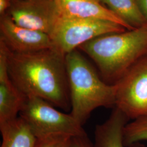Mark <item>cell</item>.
<instances>
[{
	"label": "cell",
	"mask_w": 147,
	"mask_h": 147,
	"mask_svg": "<svg viewBox=\"0 0 147 147\" xmlns=\"http://www.w3.org/2000/svg\"><path fill=\"white\" fill-rule=\"evenodd\" d=\"M12 0H0V16L7 14L11 7Z\"/></svg>",
	"instance_id": "obj_17"
},
{
	"label": "cell",
	"mask_w": 147,
	"mask_h": 147,
	"mask_svg": "<svg viewBox=\"0 0 147 147\" xmlns=\"http://www.w3.org/2000/svg\"><path fill=\"white\" fill-rule=\"evenodd\" d=\"M6 50L9 76L23 94L71 110L65 55L55 47L28 53Z\"/></svg>",
	"instance_id": "obj_1"
},
{
	"label": "cell",
	"mask_w": 147,
	"mask_h": 147,
	"mask_svg": "<svg viewBox=\"0 0 147 147\" xmlns=\"http://www.w3.org/2000/svg\"><path fill=\"white\" fill-rule=\"evenodd\" d=\"M69 147H94L89 140L87 134L78 136L71 137Z\"/></svg>",
	"instance_id": "obj_16"
},
{
	"label": "cell",
	"mask_w": 147,
	"mask_h": 147,
	"mask_svg": "<svg viewBox=\"0 0 147 147\" xmlns=\"http://www.w3.org/2000/svg\"><path fill=\"white\" fill-rule=\"evenodd\" d=\"M125 29L112 21L67 18L59 16L50 37L54 47L66 55L97 37L123 32Z\"/></svg>",
	"instance_id": "obj_5"
},
{
	"label": "cell",
	"mask_w": 147,
	"mask_h": 147,
	"mask_svg": "<svg viewBox=\"0 0 147 147\" xmlns=\"http://www.w3.org/2000/svg\"><path fill=\"white\" fill-rule=\"evenodd\" d=\"M54 107L40 98L28 96L19 115L38 139L54 135L74 137L86 134L82 126L70 114L57 110Z\"/></svg>",
	"instance_id": "obj_4"
},
{
	"label": "cell",
	"mask_w": 147,
	"mask_h": 147,
	"mask_svg": "<svg viewBox=\"0 0 147 147\" xmlns=\"http://www.w3.org/2000/svg\"><path fill=\"white\" fill-rule=\"evenodd\" d=\"M129 118L119 109L114 107L109 118L96 126L94 147H125L123 142L124 128ZM128 147H146L141 142Z\"/></svg>",
	"instance_id": "obj_11"
},
{
	"label": "cell",
	"mask_w": 147,
	"mask_h": 147,
	"mask_svg": "<svg viewBox=\"0 0 147 147\" xmlns=\"http://www.w3.org/2000/svg\"><path fill=\"white\" fill-rule=\"evenodd\" d=\"M91 58L107 84H114L147 55V25L97 37L79 47Z\"/></svg>",
	"instance_id": "obj_2"
},
{
	"label": "cell",
	"mask_w": 147,
	"mask_h": 147,
	"mask_svg": "<svg viewBox=\"0 0 147 147\" xmlns=\"http://www.w3.org/2000/svg\"><path fill=\"white\" fill-rule=\"evenodd\" d=\"M25 98L9 76L6 47L0 42V124L18 117Z\"/></svg>",
	"instance_id": "obj_9"
},
{
	"label": "cell",
	"mask_w": 147,
	"mask_h": 147,
	"mask_svg": "<svg viewBox=\"0 0 147 147\" xmlns=\"http://www.w3.org/2000/svg\"><path fill=\"white\" fill-rule=\"evenodd\" d=\"M0 42L11 52L28 53L53 48L47 33L18 26L7 14L0 16Z\"/></svg>",
	"instance_id": "obj_8"
},
{
	"label": "cell",
	"mask_w": 147,
	"mask_h": 147,
	"mask_svg": "<svg viewBox=\"0 0 147 147\" xmlns=\"http://www.w3.org/2000/svg\"><path fill=\"white\" fill-rule=\"evenodd\" d=\"M1 147H35L38 138L21 117L0 124Z\"/></svg>",
	"instance_id": "obj_12"
},
{
	"label": "cell",
	"mask_w": 147,
	"mask_h": 147,
	"mask_svg": "<svg viewBox=\"0 0 147 147\" xmlns=\"http://www.w3.org/2000/svg\"><path fill=\"white\" fill-rule=\"evenodd\" d=\"M143 16L147 22V0H137Z\"/></svg>",
	"instance_id": "obj_18"
},
{
	"label": "cell",
	"mask_w": 147,
	"mask_h": 147,
	"mask_svg": "<svg viewBox=\"0 0 147 147\" xmlns=\"http://www.w3.org/2000/svg\"><path fill=\"white\" fill-rule=\"evenodd\" d=\"M114 84L115 107L130 119L147 115V55L133 65Z\"/></svg>",
	"instance_id": "obj_6"
},
{
	"label": "cell",
	"mask_w": 147,
	"mask_h": 147,
	"mask_svg": "<svg viewBox=\"0 0 147 147\" xmlns=\"http://www.w3.org/2000/svg\"><path fill=\"white\" fill-rule=\"evenodd\" d=\"M143 141H147V115L128 123L123 130V142L125 147Z\"/></svg>",
	"instance_id": "obj_14"
},
{
	"label": "cell",
	"mask_w": 147,
	"mask_h": 147,
	"mask_svg": "<svg viewBox=\"0 0 147 147\" xmlns=\"http://www.w3.org/2000/svg\"><path fill=\"white\" fill-rule=\"evenodd\" d=\"M6 14L18 26L49 36L59 17L53 0H12Z\"/></svg>",
	"instance_id": "obj_7"
},
{
	"label": "cell",
	"mask_w": 147,
	"mask_h": 147,
	"mask_svg": "<svg viewBox=\"0 0 147 147\" xmlns=\"http://www.w3.org/2000/svg\"><path fill=\"white\" fill-rule=\"evenodd\" d=\"M102 4L133 28L147 25L137 0H99Z\"/></svg>",
	"instance_id": "obj_13"
},
{
	"label": "cell",
	"mask_w": 147,
	"mask_h": 147,
	"mask_svg": "<svg viewBox=\"0 0 147 147\" xmlns=\"http://www.w3.org/2000/svg\"><path fill=\"white\" fill-rule=\"evenodd\" d=\"M71 103L70 115L83 126L100 107H115L116 86L107 84L76 49L65 55Z\"/></svg>",
	"instance_id": "obj_3"
},
{
	"label": "cell",
	"mask_w": 147,
	"mask_h": 147,
	"mask_svg": "<svg viewBox=\"0 0 147 147\" xmlns=\"http://www.w3.org/2000/svg\"><path fill=\"white\" fill-rule=\"evenodd\" d=\"M71 137L67 135H54L38 139L35 147H69Z\"/></svg>",
	"instance_id": "obj_15"
},
{
	"label": "cell",
	"mask_w": 147,
	"mask_h": 147,
	"mask_svg": "<svg viewBox=\"0 0 147 147\" xmlns=\"http://www.w3.org/2000/svg\"><path fill=\"white\" fill-rule=\"evenodd\" d=\"M59 16L73 19H100L112 21L127 30L133 29L103 5L99 0H53Z\"/></svg>",
	"instance_id": "obj_10"
}]
</instances>
